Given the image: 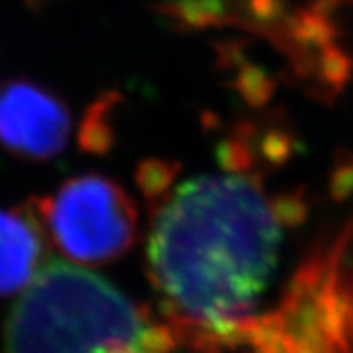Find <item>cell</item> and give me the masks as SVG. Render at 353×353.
I'll use <instances>...</instances> for the list:
<instances>
[{
	"label": "cell",
	"mask_w": 353,
	"mask_h": 353,
	"mask_svg": "<svg viewBox=\"0 0 353 353\" xmlns=\"http://www.w3.org/2000/svg\"><path fill=\"white\" fill-rule=\"evenodd\" d=\"M38 210L58 249L79 263L114 260L134 242V205L105 176L72 179L43 199Z\"/></svg>",
	"instance_id": "obj_3"
},
{
	"label": "cell",
	"mask_w": 353,
	"mask_h": 353,
	"mask_svg": "<svg viewBox=\"0 0 353 353\" xmlns=\"http://www.w3.org/2000/svg\"><path fill=\"white\" fill-rule=\"evenodd\" d=\"M105 353H161L157 350H148V348H116L108 350Z\"/></svg>",
	"instance_id": "obj_6"
},
{
	"label": "cell",
	"mask_w": 353,
	"mask_h": 353,
	"mask_svg": "<svg viewBox=\"0 0 353 353\" xmlns=\"http://www.w3.org/2000/svg\"><path fill=\"white\" fill-rule=\"evenodd\" d=\"M72 119L51 90L11 79L0 83V148L29 161H47L65 148Z\"/></svg>",
	"instance_id": "obj_4"
},
{
	"label": "cell",
	"mask_w": 353,
	"mask_h": 353,
	"mask_svg": "<svg viewBox=\"0 0 353 353\" xmlns=\"http://www.w3.org/2000/svg\"><path fill=\"white\" fill-rule=\"evenodd\" d=\"M281 228L243 176H195L159 211L148 261L161 292L188 319L229 332L254 307L278 265Z\"/></svg>",
	"instance_id": "obj_1"
},
{
	"label": "cell",
	"mask_w": 353,
	"mask_h": 353,
	"mask_svg": "<svg viewBox=\"0 0 353 353\" xmlns=\"http://www.w3.org/2000/svg\"><path fill=\"white\" fill-rule=\"evenodd\" d=\"M170 337L114 285L85 269L49 263L14 303L4 353L163 352Z\"/></svg>",
	"instance_id": "obj_2"
},
{
	"label": "cell",
	"mask_w": 353,
	"mask_h": 353,
	"mask_svg": "<svg viewBox=\"0 0 353 353\" xmlns=\"http://www.w3.org/2000/svg\"><path fill=\"white\" fill-rule=\"evenodd\" d=\"M43 258L42 229L23 210H0V298L29 285Z\"/></svg>",
	"instance_id": "obj_5"
}]
</instances>
